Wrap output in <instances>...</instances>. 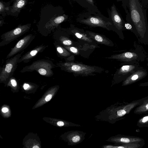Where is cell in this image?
Segmentation results:
<instances>
[{
	"label": "cell",
	"instance_id": "1",
	"mask_svg": "<svg viewBox=\"0 0 148 148\" xmlns=\"http://www.w3.org/2000/svg\"><path fill=\"white\" fill-rule=\"evenodd\" d=\"M123 5L127 22L131 25L132 32L140 38L148 37L147 9L143 7L139 0H123Z\"/></svg>",
	"mask_w": 148,
	"mask_h": 148
},
{
	"label": "cell",
	"instance_id": "2",
	"mask_svg": "<svg viewBox=\"0 0 148 148\" xmlns=\"http://www.w3.org/2000/svg\"><path fill=\"white\" fill-rule=\"evenodd\" d=\"M56 66L62 70L82 76L91 75L99 71L98 67L96 66L71 62H60L56 64Z\"/></svg>",
	"mask_w": 148,
	"mask_h": 148
},
{
	"label": "cell",
	"instance_id": "3",
	"mask_svg": "<svg viewBox=\"0 0 148 148\" xmlns=\"http://www.w3.org/2000/svg\"><path fill=\"white\" fill-rule=\"evenodd\" d=\"M56 67L51 61L46 59H41L33 62L31 64L23 68L20 72L24 73L27 72L36 71L41 75L46 77L53 76L54 73L52 69Z\"/></svg>",
	"mask_w": 148,
	"mask_h": 148
},
{
	"label": "cell",
	"instance_id": "4",
	"mask_svg": "<svg viewBox=\"0 0 148 148\" xmlns=\"http://www.w3.org/2000/svg\"><path fill=\"white\" fill-rule=\"evenodd\" d=\"M148 98V96L133 101L125 104L115 106L111 111V119L114 122L123 119V117L128 114L134 108L141 104L145 99Z\"/></svg>",
	"mask_w": 148,
	"mask_h": 148
},
{
	"label": "cell",
	"instance_id": "5",
	"mask_svg": "<svg viewBox=\"0 0 148 148\" xmlns=\"http://www.w3.org/2000/svg\"><path fill=\"white\" fill-rule=\"evenodd\" d=\"M18 53L13 57L8 58L5 64L0 68V80L1 82H7L12 76L17 67L20 58L23 52Z\"/></svg>",
	"mask_w": 148,
	"mask_h": 148
},
{
	"label": "cell",
	"instance_id": "6",
	"mask_svg": "<svg viewBox=\"0 0 148 148\" xmlns=\"http://www.w3.org/2000/svg\"><path fill=\"white\" fill-rule=\"evenodd\" d=\"M30 27V25L29 24L20 25L4 33L1 36L2 40L0 42V47L7 45L21 36L27 32Z\"/></svg>",
	"mask_w": 148,
	"mask_h": 148
},
{
	"label": "cell",
	"instance_id": "7",
	"mask_svg": "<svg viewBox=\"0 0 148 148\" xmlns=\"http://www.w3.org/2000/svg\"><path fill=\"white\" fill-rule=\"evenodd\" d=\"M35 37L34 35L29 34L20 39L14 47L11 48L10 51L7 55L6 59L10 58L23 51L29 46L35 38Z\"/></svg>",
	"mask_w": 148,
	"mask_h": 148
},
{
	"label": "cell",
	"instance_id": "8",
	"mask_svg": "<svg viewBox=\"0 0 148 148\" xmlns=\"http://www.w3.org/2000/svg\"><path fill=\"white\" fill-rule=\"evenodd\" d=\"M107 141L121 144L139 143L145 144L144 139L141 138L134 136L118 134L109 138Z\"/></svg>",
	"mask_w": 148,
	"mask_h": 148
},
{
	"label": "cell",
	"instance_id": "9",
	"mask_svg": "<svg viewBox=\"0 0 148 148\" xmlns=\"http://www.w3.org/2000/svg\"><path fill=\"white\" fill-rule=\"evenodd\" d=\"M80 22L87 25L92 27H99L110 29V26L112 25L111 23L103 20L98 17H90L87 18L82 20Z\"/></svg>",
	"mask_w": 148,
	"mask_h": 148
},
{
	"label": "cell",
	"instance_id": "10",
	"mask_svg": "<svg viewBox=\"0 0 148 148\" xmlns=\"http://www.w3.org/2000/svg\"><path fill=\"white\" fill-rule=\"evenodd\" d=\"M48 46L42 44L35 47L22 56L19 60L18 63L21 62L24 63L29 62L38 54L42 52Z\"/></svg>",
	"mask_w": 148,
	"mask_h": 148
},
{
	"label": "cell",
	"instance_id": "11",
	"mask_svg": "<svg viewBox=\"0 0 148 148\" xmlns=\"http://www.w3.org/2000/svg\"><path fill=\"white\" fill-rule=\"evenodd\" d=\"M111 9V17L114 25L117 30L122 31L124 29L127 22L121 17L114 5L112 6Z\"/></svg>",
	"mask_w": 148,
	"mask_h": 148
},
{
	"label": "cell",
	"instance_id": "12",
	"mask_svg": "<svg viewBox=\"0 0 148 148\" xmlns=\"http://www.w3.org/2000/svg\"><path fill=\"white\" fill-rule=\"evenodd\" d=\"M138 57V55L134 52H127L121 54L113 55L107 58L128 62L136 60Z\"/></svg>",
	"mask_w": 148,
	"mask_h": 148
},
{
	"label": "cell",
	"instance_id": "13",
	"mask_svg": "<svg viewBox=\"0 0 148 148\" xmlns=\"http://www.w3.org/2000/svg\"><path fill=\"white\" fill-rule=\"evenodd\" d=\"M86 133L79 131L70 132L68 135L69 141L70 145H75L83 141L85 138Z\"/></svg>",
	"mask_w": 148,
	"mask_h": 148
},
{
	"label": "cell",
	"instance_id": "14",
	"mask_svg": "<svg viewBox=\"0 0 148 148\" xmlns=\"http://www.w3.org/2000/svg\"><path fill=\"white\" fill-rule=\"evenodd\" d=\"M147 72L142 70L136 71L127 77L122 83V86H125L134 83L144 78Z\"/></svg>",
	"mask_w": 148,
	"mask_h": 148
},
{
	"label": "cell",
	"instance_id": "15",
	"mask_svg": "<svg viewBox=\"0 0 148 148\" xmlns=\"http://www.w3.org/2000/svg\"><path fill=\"white\" fill-rule=\"evenodd\" d=\"M86 32L89 37L93 39L98 43L110 46L113 45L111 40L106 37L92 32L86 31Z\"/></svg>",
	"mask_w": 148,
	"mask_h": 148
},
{
	"label": "cell",
	"instance_id": "16",
	"mask_svg": "<svg viewBox=\"0 0 148 148\" xmlns=\"http://www.w3.org/2000/svg\"><path fill=\"white\" fill-rule=\"evenodd\" d=\"M55 41L63 45L71 46L73 45L72 41L66 35L62 33L56 32L53 35Z\"/></svg>",
	"mask_w": 148,
	"mask_h": 148
},
{
	"label": "cell",
	"instance_id": "17",
	"mask_svg": "<svg viewBox=\"0 0 148 148\" xmlns=\"http://www.w3.org/2000/svg\"><path fill=\"white\" fill-rule=\"evenodd\" d=\"M53 44L55 46L57 55L58 57L66 59L70 56L71 52L65 49L62 45L55 40Z\"/></svg>",
	"mask_w": 148,
	"mask_h": 148
},
{
	"label": "cell",
	"instance_id": "18",
	"mask_svg": "<svg viewBox=\"0 0 148 148\" xmlns=\"http://www.w3.org/2000/svg\"><path fill=\"white\" fill-rule=\"evenodd\" d=\"M135 65L130 64L123 65L121 66L117 72V74L119 75H125L134 71L136 69Z\"/></svg>",
	"mask_w": 148,
	"mask_h": 148
},
{
	"label": "cell",
	"instance_id": "19",
	"mask_svg": "<svg viewBox=\"0 0 148 148\" xmlns=\"http://www.w3.org/2000/svg\"><path fill=\"white\" fill-rule=\"evenodd\" d=\"M145 144L139 143H130L121 144L119 145H103L104 148H141Z\"/></svg>",
	"mask_w": 148,
	"mask_h": 148
},
{
	"label": "cell",
	"instance_id": "20",
	"mask_svg": "<svg viewBox=\"0 0 148 148\" xmlns=\"http://www.w3.org/2000/svg\"><path fill=\"white\" fill-rule=\"evenodd\" d=\"M148 112V98L145 100L140 105L137 106L134 111V113L141 114Z\"/></svg>",
	"mask_w": 148,
	"mask_h": 148
},
{
	"label": "cell",
	"instance_id": "21",
	"mask_svg": "<svg viewBox=\"0 0 148 148\" xmlns=\"http://www.w3.org/2000/svg\"><path fill=\"white\" fill-rule=\"evenodd\" d=\"M73 34L77 38L88 42L91 43L92 41L90 37L78 31L73 30L71 31Z\"/></svg>",
	"mask_w": 148,
	"mask_h": 148
},
{
	"label": "cell",
	"instance_id": "22",
	"mask_svg": "<svg viewBox=\"0 0 148 148\" xmlns=\"http://www.w3.org/2000/svg\"><path fill=\"white\" fill-rule=\"evenodd\" d=\"M136 125L140 128L148 127V114L140 118L137 121Z\"/></svg>",
	"mask_w": 148,
	"mask_h": 148
},
{
	"label": "cell",
	"instance_id": "23",
	"mask_svg": "<svg viewBox=\"0 0 148 148\" xmlns=\"http://www.w3.org/2000/svg\"><path fill=\"white\" fill-rule=\"evenodd\" d=\"M63 46L70 52L76 55L78 54L79 53L78 49L75 47L66 45H63Z\"/></svg>",
	"mask_w": 148,
	"mask_h": 148
},
{
	"label": "cell",
	"instance_id": "24",
	"mask_svg": "<svg viewBox=\"0 0 148 148\" xmlns=\"http://www.w3.org/2000/svg\"><path fill=\"white\" fill-rule=\"evenodd\" d=\"M65 18L63 16H60L56 18L54 20V22L55 24H59L64 20Z\"/></svg>",
	"mask_w": 148,
	"mask_h": 148
},
{
	"label": "cell",
	"instance_id": "25",
	"mask_svg": "<svg viewBox=\"0 0 148 148\" xmlns=\"http://www.w3.org/2000/svg\"><path fill=\"white\" fill-rule=\"evenodd\" d=\"M143 7L147 9L148 8V0H139Z\"/></svg>",
	"mask_w": 148,
	"mask_h": 148
},
{
	"label": "cell",
	"instance_id": "26",
	"mask_svg": "<svg viewBox=\"0 0 148 148\" xmlns=\"http://www.w3.org/2000/svg\"><path fill=\"white\" fill-rule=\"evenodd\" d=\"M25 4V1L23 0H20L18 2L17 4V7L18 8H22Z\"/></svg>",
	"mask_w": 148,
	"mask_h": 148
},
{
	"label": "cell",
	"instance_id": "27",
	"mask_svg": "<svg viewBox=\"0 0 148 148\" xmlns=\"http://www.w3.org/2000/svg\"><path fill=\"white\" fill-rule=\"evenodd\" d=\"M52 97V95L51 94H49L47 95L45 98V100L46 101H49Z\"/></svg>",
	"mask_w": 148,
	"mask_h": 148
},
{
	"label": "cell",
	"instance_id": "28",
	"mask_svg": "<svg viewBox=\"0 0 148 148\" xmlns=\"http://www.w3.org/2000/svg\"><path fill=\"white\" fill-rule=\"evenodd\" d=\"M57 124L58 126L61 127L64 126V123L63 122L60 121L57 123Z\"/></svg>",
	"mask_w": 148,
	"mask_h": 148
},
{
	"label": "cell",
	"instance_id": "29",
	"mask_svg": "<svg viewBox=\"0 0 148 148\" xmlns=\"http://www.w3.org/2000/svg\"><path fill=\"white\" fill-rule=\"evenodd\" d=\"M30 85L28 83H25L23 85V87L25 90L27 89L29 86Z\"/></svg>",
	"mask_w": 148,
	"mask_h": 148
},
{
	"label": "cell",
	"instance_id": "30",
	"mask_svg": "<svg viewBox=\"0 0 148 148\" xmlns=\"http://www.w3.org/2000/svg\"><path fill=\"white\" fill-rule=\"evenodd\" d=\"M2 111L3 112H6L8 111V109L6 108H3L2 109Z\"/></svg>",
	"mask_w": 148,
	"mask_h": 148
},
{
	"label": "cell",
	"instance_id": "31",
	"mask_svg": "<svg viewBox=\"0 0 148 148\" xmlns=\"http://www.w3.org/2000/svg\"><path fill=\"white\" fill-rule=\"evenodd\" d=\"M91 4L93 5V1L92 0H87Z\"/></svg>",
	"mask_w": 148,
	"mask_h": 148
},
{
	"label": "cell",
	"instance_id": "32",
	"mask_svg": "<svg viewBox=\"0 0 148 148\" xmlns=\"http://www.w3.org/2000/svg\"><path fill=\"white\" fill-rule=\"evenodd\" d=\"M33 148H39V147L37 145L34 146L33 147Z\"/></svg>",
	"mask_w": 148,
	"mask_h": 148
}]
</instances>
